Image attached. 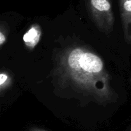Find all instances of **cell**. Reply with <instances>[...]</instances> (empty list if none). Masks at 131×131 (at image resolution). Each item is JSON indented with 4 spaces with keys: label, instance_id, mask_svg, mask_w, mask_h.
<instances>
[{
    "label": "cell",
    "instance_id": "obj_1",
    "mask_svg": "<svg viewBox=\"0 0 131 131\" xmlns=\"http://www.w3.org/2000/svg\"><path fill=\"white\" fill-rule=\"evenodd\" d=\"M55 72L62 86L90 96L100 104L116 101L118 95L103 60L83 46H69L58 57Z\"/></svg>",
    "mask_w": 131,
    "mask_h": 131
},
{
    "label": "cell",
    "instance_id": "obj_2",
    "mask_svg": "<svg viewBox=\"0 0 131 131\" xmlns=\"http://www.w3.org/2000/svg\"><path fill=\"white\" fill-rule=\"evenodd\" d=\"M88 12L96 27L109 34L114 28L115 16L110 0H86Z\"/></svg>",
    "mask_w": 131,
    "mask_h": 131
},
{
    "label": "cell",
    "instance_id": "obj_3",
    "mask_svg": "<svg viewBox=\"0 0 131 131\" xmlns=\"http://www.w3.org/2000/svg\"><path fill=\"white\" fill-rule=\"evenodd\" d=\"M120 8L124 38L131 44V0H120Z\"/></svg>",
    "mask_w": 131,
    "mask_h": 131
},
{
    "label": "cell",
    "instance_id": "obj_4",
    "mask_svg": "<svg viewBox=\"0 0 131 131\" xmlns=\"http://www.w3.org/2000/svg\"><path fill=\"white\" fill-rule=\"evenodd\" d=\"M42 36L41 28L38 24H33L23 36V41L29 50H32L36 47Z\"/></svg>",
    "mask_w": 131,
    "mask_h": 131
},
{
    "label": "cell",
    "instance_id": "obj_5",
    "mask_svg": "<svg viewBox=\"0 0 131 131\" xmlns=\"http://www.w3.org/2000/svg\"><path fill=\"white\" fill-rule=\"evenodd\" d=\"M12 83V77L6 71H2L0 74V92L1 96L3 92L8 89Z\"/></svg>",
    "mask_w": 131,
    "mask_h": 131
},
{
    "label": "cell",
    "instance_id": "obj_6",
    "mask_svg": "<svg viewBox=\"0 0 131 131\" xmlns=\"http://www.w3.org/2000/svg\"><path fill=\"white\" fill-rule=\"evenodd\" d=\"M8 28L7 27V24L1 23V27H0V46L1 48L6 42L8 36Z\"/></svg>",
    "mask_w": 131,
    "mask_h": 131
},
{
    "label": "cell",
    "instance_id": "obj_7",
    "mask_svg": "<svg viewBox=\"0 0 131 131\" xmlns=\"http://www.w3.org/2000/svg\"><path fill=\"white\" fill-rule=\"evenodd\" d=\"M29 131H46V130H43V129H41V128H37V127H34V128H31Z\"/></svg>",
    "mask_w": 131,
    "mask_h": 131
},
{
    "label": "cell",
    "instance_id": "obj_8",
    "mask_svg": "<svg viewBox=\"0 0 131 131\" xmlns=\"http://www.w3.org/2000/svg\"><path fill=\"white\" fill-rule=\"evenodd\" d=\"M130 131H131V130H130Z\"/></svg>",
    "mask_w": 131,
    "mask_h": 131
}]
</instances>
